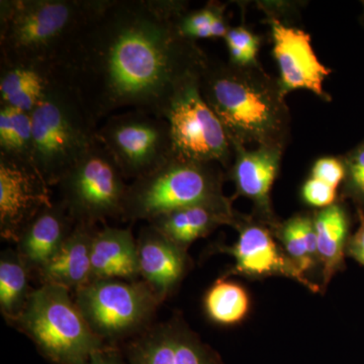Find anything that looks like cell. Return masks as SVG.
I'll return each mask as SVG.
<instances>
[{
    "instance_id": "1",
    "label": "cell",
    "mask_w": 364,
    "mask_h": 364,
    "mask_svg": "<svg viewBox=\"0 0 364 364\" xmlns=\"http://www.w3.org/2000/svg\"><path fill=\"white\" fill-rule=\"evenodd\" d=\"M181 0H100L57 63L95 124L121 109L164 117L182 81L208 56L179 31Z\"/></svg>"
},
{
    "instance_id": "2",
    "label": "cell",
    "mask_w": 364,
    "mask_h": 364,
    "mask_svg": "<svg viewBox=\"0 0 364 364\" xmlns=\"http://www.w3.org/2000/svg\"><path fill=\"white\" fill-rule=\"evenodd\" d=\"M203 98L220 119L231 145L284 149L289 111L279 80L259 66L208 59L200 75Z\"/></svg>"
},
{
    "instance_id": "3",
    "label": "cell",
    "mask_w": 364,
    "mask_h": 364,
    "mask_svg": "<svg viewBox=\"0 0 364 364\" xmlns=\"http://www.w3.org/2000/svg\"><path fill=\"white\" fill-rule=\"evenodd\" d=\"M100 0H1L0 61L58 63Z\"/></svg>"
},
{
    "instance_id": "4",
    "label": "cell",
    "mask_w": 364,
    "mask_h": 364,
    "mask_svg": "<svg viewBox=\"0 0 364 364\" xmlns=\"http://www.w3.org/2000/svg\"><path fill=\"white\" fill-rule=\"evenodd\" d=\"M26 335L53 364H87L105 347L91 331L68 289L42 284L11 324Z\"/></svg>"
},
{
    "instance_id": "5",
    "label": "cell",
    "mask_w": 364,
    "mask_h": 364,
    "mask_svg": "<svg viewBox=\"0 0 364 364\" xmlns=\"http://www.w3.org/2000/svg\"><path fill=\"white\" fill-rule=\"evenodd\" d=\"M31 114L32 163L49 186H57L97 142V124L63 81Z\"/></svg>"
},
{
    "instance_id": "6",
    "label": "cell",
    "mask_w": 364,
    "mask_h": 364,
    "mask_svg": "<svg viewBox=\"0 0 364 364\" xmlns=\"http://www.w3.org/2000/svg\"><path fill=\"white\" fill-rule=\"evenodd\" d=\"M223 182L220 165L172 156L159 168L129 184L122 220L149 223L179 208L222 202L227 200Z\"/></svg>"
},
{
    "instance_id": "7",
    "label": "cell",
    "mask_w": 364,
    "mask_h": 364,
    "mask_svg": "<svg viewBox=\"0 0 364 364\" xmlns=\"http://www.w3.org/2000/svg\"><path fill=\"white\" fill-rule=\"evenodd\" d=\"M74 291V301L91 331L109 345L147 329L162 303L143 280H90Z\"/></svg>"
},
{
    "instance_id": "8",
    "label": "cell",
    "mask_w": 364,
    "mask_h": 364,
    "mask_svg": "<svg viewBox=\"0 0 364 364\" xmlns=\"http://www.w3.org/2000/svg\"><path fill=\"white\" fill-rule=\"evenodd\" d=\"M200 73L182 81L165 109L172 154L188 161L210 163L230 169L234 159L233 147L221 122L200 92Z\"/></svg>"
},
{
    "instance_id": "9",
    "label": "cell",
    "mask_w": 364,
    "mask_h": 364,
    "mask_svg": "<svg viewBox=\"0 0 364 364\" xmlns=\"http://www.w3.org/2000/svg\"><path fill=\"white\" fill-rule=\"evenodd\" d=\"M75 224L95 226L123 218L129 184L111 153L98 140L57 184Z\"/></svg>"
},
{
    "instance_id": "10",
    "label": "cell",
    "mask_w": 364,
    "mask_h": 364,
    "mask_svg": "<svg viewBox=\"0 0 364 364\" xmlns=\"http://www.w3.org/2000/svg\"><path fill=\"white\" fill-rule=\"evenodd\" d=\"M97 138L126 179L147 176L173 156L168 123L147 112L112 114L98 128Z\"/></svg>"
},
{
    "instance_id": "11",
    "label": "cell",
    "mask_w": 364,
    "mask_h": 364,
    "mask_svg": "<svg viewBox=\"0 0 364 364\" xmlns=\"http://www.w3.org/2000/svg\"><path fill=\"white\" fill-rule=\"evenodd\" d=\"M49 184L32 162L0 155V235L16 243L26 227L53 202Z\"/></svg>"
},
{
    "instance_id": "12",
    "label": "cell",
    "mask_w": 364,
    "mask_h": 364,
    "mask_svg": "<svg viewBox=\"0 0 364 364\" xmlns=\"http://www.w3.org/2000/svg\"><path fill=\"white\" fill-rule=\"evenodd\" d=\"M121 350L127 364H224L214 349L177 320L149 326Z\"/></svg>"
},
{
    "instance_id": "13",
    "label": "cell",
    "mask_w": 364,
    "mask_h": 364,
    "mask_svg": "<svg viewBox=\"0 0 364 364\" xmlns=\"http://www.w3.org/2000/svg\"><path fill=\"white\" fill-rule=\"evenodd\" d=\"M269 26L273 55L279 70V82L284 95L305 90L312 91L323 100H330L324 90V82L331 70L318 60L310 35L305 31L284 25L273 16Z\"/></svg>"
},
{
    "instance_id": "14",
    "label": "cell",
    "mask_w": 364,
    "mask_h": 364,
    "mask_svg": "<svg viewBox=\"0 0 364 364\" xmlns=\"http://www.w3.org/2000/svg\"><path fill=\"white\" fill-rule=\"evenodd\" d=\"M239 238L228 252L235 258L233 272L251 277H264L270 275H284L317 291L318 287L312 284L296 264L282 252L272 232L256 223L239 220L236 225Z\"/></svg>"
},
{
    "instance_id": "15",
    "label": "cell",
    "mask_w": 364,
    "mask_h": 364,
    "mask_svg": "<svg viewBox=\"0 0 364 364\" xmlns=\"http://www.w3.org/2000/svg\"><path fill=\"white\" fill-rule=\"evenodd\" d=\"M136 246L140 277L163 301L188 272L186 250L163 236L150 224L141 230Z\"/></svg>"
},
{
    "instance_id": "16",
    "label": "cell",
    "mask_w": 364,
    "mask_h": 364,
    "mask_svg": "<svg viewBox=\"0 0 364 364\" xmlns=\"http://www.w3.org/2000/svg\"><path fill=\"white\" fill-rule=\"evenodd\" d=\"M234 161L230 167L237 196L252 200L264 219L272 220L270 191L279 174L282 148L259 146L248 150L244 146H232Z\"/></svg>"
},
{
    "instance_id": "17",
    "label": "cell",
    "mask_w": 364,
    "mask_h": 364,
    "mask_svg": "<svg viewBox=\"0 0 364 364\" xmlns=\"http://www.w3.org/2000/svg\"><path fill=\"white\" fill-rule=\"evenodd\" d=\"M61 82L56 64L0 62V105L32 114Z\"/></svg>"
},
{
    "instance_id": "18",
    "label": "cell",
    "mask_w": 364,
    "mask_h": 364,
    "mask_svg": "<svg viewBox=\"0 0 364 364\" xmlns=\"http://www.w3.org/2000/svg\"><path fill=\"white\" fill-rule=\"evenodd\" d=\"M75 222L61 202L53 203L33 218L16 242V251L26 267L38 272L58 251Z\"/></svg>"
},
{
    "instance_id": "19",
    "label": "cell",
    "mask_w": 364,
    "mask_h": 364,
    "mask_svg": "<svg viewBox=\"0 0 364 364\" xmlns=\"http://www.w3.org/2000/svg\"><path fill=\"white\" fill-rule=\"evenodd\" d=\"M239 218L229 200L200 203L173 210L149 222L163 236L186 249L221 225L236 227Z\"/></svg>"
},
{
    "instance_id": "20",
    "label": "cell",
    "mask_w": 364,
    "mask_h": 364,
    "mask_svg": "<svg viewBox=\"0 0 364 364\" xmlns=\"http://www.w3.org/2000/svg\"><path fill=\"white\" fill-rule=\"evenodd\" d=\"M95 226L75 224L61 247L38 270L42 284L79 289L91 279V244Z\"/></svg>"
},
{
    "instance_id": "21",
    "label": "cell",
    "mask_w": 364,
    "mask_h": 364,
    "mask_svg": "<svg viewBox=\"0 0 364 364\" xmlns=\"http://www.w3.org/2000/svg\"><path fill=\"white\" fill-rule=\"evenodd\" d=\"M138 246L130 229L95 230L91 244V279L138 280Z\"/></svg>"
},
{
    "instance_id": "22",
    "label": "cell",
    "mask_w": 364,
    "mask_h": 364,
    "mask_svg": "<svg viewBox=\"0 0 364 364\" xmlns=\"http://www.w3.org/2000/svg\"><path fill=\"white\" fill-rule=\"evenodd\" d=\"M314 223L318 261L322 263L323 282L328 284L343 264L349 232L348 215L341 205L335 203L318 210L314 217Z\"/></svg>"
},
{
    "instance_id": "23",
    "label": "cell",
    "mask_w": 364,
    "mask_h": 364,
    "mask_svg": "<svg viewBox=\"0 0 364 364\" xmlns=\"http://www.w3.org/2000/svg\"><path fill=\"white\" fill-rule=\"evenodd\" d=\"M31 270L16 250H6L0 257V311L9 324L23 312L33 289Z\"/></svg>"
},
{
    "instance_id": "24",
    "label": "cell",
    "mask_w": 364,
    "mask_h": 364,
    "mask_svg": "<svg viewBox=\"0 0 364 364\" xmlns=\"http://www.w3.org/2000/svg\"><path fill=\"white\" fill-rule=\"evenodd\" d=\"M203 306L213 322L232 326L239 324L247 317L250 298L240 284L223 277L208 289Z\"/></svg>"
},
{
    "instance_id": "25",
    "label": "cell",
    "mask_w": 364,
    "mask_h": 364,
    "mask_svg": "<svg viewBox=\"0 0 364 364\" xmlns=\"http://www.w3.org/2000/svg\"><path fill=\"white\" fill-rule=\"evenodd\" d=\"M279 238L299 272L312 269L318 261L317 235L314 217L296 215L279 228Z\"/></svg>"
},
{
    "instance_id": "26",
    "label": "cell",
    "mask_w": 364,
    "mask_h": 364,
    "mask_svg": "<svg viewBox=\"0 0 364 364\" xmlns=\"http://www.w3.org/2000/svg\"><path fill=\"white\" fill-rule=\"evenodd\" d=\"M32 114L0 105V155L32 162Z\"/></svg>"
},
{
    "instance_id": "27",
    "label": "cell",
    "mask_w": 364,
    "mask_h": 364,
    "mask_svg": "<svg viewBox=\"0 0 364 364\" xmlns=\"http://www.w3.org/2000/svg\"><path fill=\"white\" fill-rule=\"evenodd\" d=\"M179 31L186 39H224L230 26L222 4H208L198 11H186L179 20Z\"/></svg>"
},
{
    "instance_id": "28",
    "label": "cell",
    "mask_w": 364,
    "mask_h": 364,
    "mask_svg": "<svg viewBox=\"0 0 364 364\" xmlns=\"http://www.w3.org/2000/svg\"><path fill=\"white\" fill-rule=\"evenodd\" d=\"M230 63L234 65L247 67L257 65V55L259 51V37L244 26L230 28L226 37Z\"/></svg>"
},
{
    "instance_id": "29",
    "label": "cell",
    "mask_w": 364,
    "mask_h": 364,
    "mask_svg": "<svg viewBox=\"0 0 364 364\" xmlns=\"http://www.w3.org/2000/svg\"><path fill=\"white\" fill-rule=\"evenodd\" d=\"M344 193L364 207V141L344 157Z\"/></svg>"
},
{
    "instance_id": "30",
    "label": "cell",
    "mask_w": 364,
    "mask_h": 364,
    "mask_svg": "<svg viewBox=\"0 0 364 364\" xmlns=\"http://www.w3.org/2000/svg\"><path fill=\"white\" fill-rule=\"evenodd\" d=\"M337 189L331 188L318 179L311 177L304 184L301 196L304 200L312 207L322 208L334 205Z\"/></svg>"
},
{
    "instance_id": "31",
    "label": "cell",
    "mask_w": 364,
    "mask_h": 364,
    "mask_svg": "<svg viewBox=\"0 0 364 364\" xmlns=\"http://www.w3.org/2000/svg\"><path fill=\"white\" fill-rule=\"evenodd\" d=\"M331 188L337 189L343 182L345 167L343 160L334 157H324L317 160L314 164L312 176Z\"/></svg>"
},
{
    "instance_id": "32",
    "label": "cell",
    "mask_w": 364,
    "mask_h": 364,
    "mask_svg": "<svg viewBox=\"0 0 364 364\" xmlns=\"http://www.w3.org/2000/svg\"><path fill=\"white\" fill-rule=\"evenodd\" d=\"M87 364H127L121 349L117 345H105L91 355Z\"/></svg>"
},
{
    "instance_id": "33",
    "label": "cell",
    "mask_w": 364,
    "mask_h": 364,
    "mask_svg": "<svg viewBox=\"0 0 364 364\" xmlns=\"http://www.w3.org/2000/svg\"><path fill=\"white\" fill-rule=\"evenodd\" d=\"M359 227L356 233L351 237L347 243L349 255L364 267V214L358 210Z\"/></svg>"
},
{
    "instance_id": "34",
    "label": "cell",
    "mask_w": 364,
    "mask_h": 364,
    "mask_svg": "<svg viewBox=\"0 0 364 364\" xmlns=\"http://www.w3.org/2000/svg\"><path fill=\"white\" fill-rule=\"evenodd\" d=\"M363 7H364V1H363Z\"/></svg>"
}]
</instances>
